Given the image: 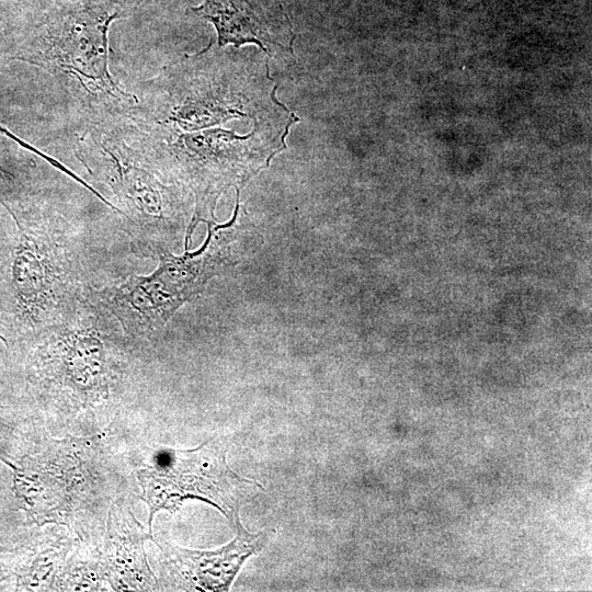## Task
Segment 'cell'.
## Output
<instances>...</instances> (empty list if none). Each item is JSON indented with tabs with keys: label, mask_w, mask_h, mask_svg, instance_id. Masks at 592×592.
I'll return each mask as SVG.
<instances>
[{
	"label": "cell",
	"mask_w": 592,
	"mask_h": 592,
	"mask_svg": "<svg viewBox=\"0 0 592 592\" xmlns=\"http://www.w3.org/2000/svg\"><path fill=\"white\" fill-rule=\"evenodd\" d=\"M140 0H10L9 64L48 72L83 124L128 115L138 96L109 66L111 23Z\"/></svg>",
	"instance_id": "6da1fadb"
},
{
	"label": "cell",
	"mask_w": 592,
	"mask_h": 592,
	"mask_svg": "<svg viewBox=\"0 0 592 592\" xmlns=\"http://www.w3.org/2000/svg\"><path fill=\"white\" fill-rule=\"evenodd\" d=\"M261 57L234 55L212 42L150 80L129 114L155 133L173 134L280 112L286 106Z\"/></svg>",
	"instance_id": "7a4b0ae2"
},
{
	"label": "cell",
	"mask_w": 592,
	"mask_h": 592,
	"mask_svg": "<svg viewBox=\"0 0 592 592\" xmlns=\"http://www.w3.org/2000/svg\"><path fill=\"white\" fill-rule=\"evenodd\" d=\"M76 157L111 192L132 250L144 257L171 252L194 207L149 151L130 115L83 124Z\"/></svg>",
	"instance_id": "3957f363"
},
{
	"label": "cell",
	"mask_w": 592,
	"mask_h": 592,
	"mask_svg": "<svg viewBox=\"0 0 592 592\" xmlns=\"http://www.w3.org/2000/svg\"><path fill=\"white\" fill-rule=\"evenodd\" d=\"M1 202L19 229L11 263L14 325L33 338L69 317L95 286L86 238L49 204Z\"/></svg>",
	"instance_id": "277c9868"
},
{
	"label": "cell",
	"mask_w": 592,
	"mask_h": 592,
	"mask_svg": "<svg viewBox=\"0 0 592 592\" xmlns=\"http://www.w3.org/2000/svg\"><path fill=\"white\" fill-rule=\"evenodd\" d=\"M159 260V266L149 275H130L91 289L133 342L160 331L184 303L200 295L224 263V252L208 228L198 251L185 249L180 257L168 252Z\"/></svg>",
	"instance_id": "5b68a950"
},
{
	"label": "cell",
	"mask_w": 592,
	"mask_h": 592,
	"mask_svg": "<svg viewBox=\"0 0 592 592\" xmlns=\"http://www.w3.org/2000/svg\"><path fill=\"white\" fill-rule=\"evenodd\" d=\"M137 476L141 498L150 509V530L155 513L174 512L189 498L207 501L234 520L243 490L261 487L234 473L227 464L225 448L215 441L194 449L163 451L153 466L139 470Z\"/></svg>",
	"instance_id": "8992f818"
},
{
	"label": "cell",
	"mask_w": 592,
	"mask_h": 592,
	"mask_svg": "<svg viewBox=\"0 0 592 592\" xmlns=\"http://www.w3.org/2000/svg\"><path fill=\"white\" fill-rule=\"evenodd\" d=\"M191 10L214 24L219 47L253 43L267 56L293 55L296 34L277 0H204Z\"/></svg>",
	"instance_id": "52a82bcc"
},
{
	"label": "cell",
	"mask_w": 592,
	"mask_h": 592,
	"mask_svg": "<svg viewBox=\"0 0 592 592\" xmlns=\"http://www.w3.org/2000/svg\"><path fill=\"white\" fill-rule=\"evenodd\" d=\"M232 521L236 524V538L223 548L216 551L181 548L174 550L183 568L197 585L206 590H228L244 560L262 549L271 533V531L257 535L248 533L241 525L238 514Z\"/></svg>",
	"instance_id": "ba28073f"
},
{
	"label": "cell",
	"mask_w": 592,
	"mask_h": 592,
	"mask_svg": "<svg viewBox=\"0 0 592 592\" xmlns=\"http://www.w3.org/2000/svg\"><path fill=\"white\" fill-rule=\"evenodd\" d=\"M32 167V161L22 157L9 137L3 136V130L0 129V181L15 185L18 181H22L24 172L31 170Z\"/></svg>",
	"instance_id": "9c48e42d"
}]
</instances>
